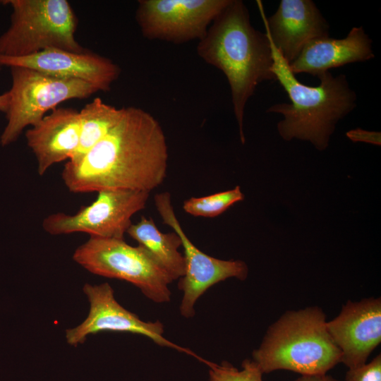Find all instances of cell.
Wrapping results in <instances>:
<instances>
[{
  "label": "cell",
  "mask_w": 381,
  "mask_h": 381,
  "mask_svg": "<svg viewBox=\"0 0 381 381\" xmlns=\"http://www.w3.org/2000/svg\"><path fill=\"white\" fill-rule=\"evenodd\" d=\"M168 158L159 122L147 111L129 107L79 161L66 162L62 179L75 193L107 190L150 193L164 181Z\"/></svg>",
  "instance_id": "cell-1"
},
{
  "label": "cell",
  "mask_w": 381,
  "mask_h": 381,
  "mask_svg": "<svg viewBox=\"0 0 381 381\" xmlns=\"http://www.w3.org/2000/svg\"><path fill=\"white\" fill-rule=\"evenodd\" d=\"M196 51L205 63L226 77L243 144V117L248 99L260 83L276 81L267 34L252 26L248 8L241 0H231L198 41Z\"/></svg>",
  "instance_id": "cell-2"
},
{
  "label": "cell",
  "mask_w": 381,
  "mask_h": 381,
  "mask_svg": "<svg viewBox=\"0 0 381 381\" xmlns=\"http://www.w3.org/2000/svg\"><path fill=\"white\" fill-rule=\"evenodd\" d=\"M269 40L274 61L272 71L291 103L275 104L267 112L284 116L277 124L283 139L308 140L318 150H323L328 146L337 123L356 107V94L351 89L345 75L333 76L329 71L318 77V86L303 84L291 72L270 37Z\"/></svg>",
  "instance_id": "cell-3"
},
{
  "label": "cell",
  "mask_w": 381,
  "mask_h": 381,
  "mask_svg": "<svg viewBox=\"0 0 381 381\" xmlns=\"http://www.w3.org/2000/svg\"><path fill=\"white\" fill-rule=\"evenodd\" d=\"M341 353L317 306L286 311L268 328L253 360L262 373L286 370L301 375H325L341 363Z\"/></svg>",
  "instance_id": "cell-4"
},
{
  "label": "cell",
  "mask_w": 381,
  "mask_h": 381,
  "mask_svg": "<svg viewBox=\"0 0 381 381\" xmlns=\"http://www.w3.org/2000/svg\"><path fill=\"white\" fill-rule=\"evenodd\" d=\"M11 24L0 35V55L23 57L59 49L83 52L76 40L77 17L66 0H6Z\"/></svg>",
  "instance_id": "cell-5"
},
{
  "label": "cell",
  "mask_w": 381,
  "mask_h": 381,
  "mask_svg": "<svg viewBox=\"0 0 381 381\" xmlns=\"http://www.w3.org/2000/svg\"><path fill=\"white\" fill-rule=\"evenodd\" d=\"M73 260L90 272L131 283L156 303L170 301L174 280L142 246L124 238L90 237L73 253Z\"/></svg>",
  "instance_id": "cell-6"
},
{
  "label": "cell",
  "mask_w": 381,
  "mask_h": 381,
  "mask_svg": "<svg viewBox=\"0 0 381 381\" xmlns=\"http://www.w3.org/2000/svg\"><path fill=\"white\" fill-rule=\"evenodd\" d=\"M11 73L7 123L0 137L2 146L15 142L26 127L37 125L60 103L85 99L99 91L80 80L59 78L30 68L11 67Z\"/></svg>",
  "instance_id": "cell-7"
},
{
  "label": "cell",
  "mask_w": 381,
  "mask_h": 381,
  "mask_svg": "<svg viewBox=\"0 0 381 381\" xmlns=\"http://www.w3.org/2000/svg\"><path fill=\"white\" fill-rule=\"evenodd\" d=\"M97 193L95 201L74 214L57 212L44 218V230L54 236L82 232L90 237L124 238L132 217L145 207L150 193L107 190Z\"/></svg>",
  "instance_id": "cell-8"
},
{
  "label": "cell",
  "mask_w": 381,
  "mask_h": 381,
  "mask_svg": "<svg viewBox=\"0 0 381 381\" xmlns=\"http://www.w3.org/2000/svg\"><path fill=\"white\" fill-rule=\"evenodd\" d=\"M231 0H140L135 20L150 40L183 44L202 40Z\"/></svg>",
  "instance_id": "cell-9"
},
{
  "label": "cell",
  "mask_w": 381,
  "mask_h": 381,
  "mask_svg": "<svg viewBox=\"0 0 381 381\" xmlns=\"http://www.w3.org/2000/svg\"><path fill=\"white\" fill-rule=\"evenodd\" d=\"M154 200L163 222L170 226L181 240L185 272L178 284L179 289L183 293L180 313L185 318H190L195 314L196 301L208 289L230 277L245 280L248 276V266L241 260H220L199 250L183 231L176 216L169 192L156 194Z\"/></svg>",
  "instance_id": "cell-10"
},
{
  "label": "cell",
  "mask_w": 381,
  "mask_h": 381,
  "mask_svg": "<svg viewBox=\"0 0 381 381\" xmlns=\"http://www.w3.org/2000/svg\"><path fill=\"white\" fill-rule=\"evenodd\" d=\"M83 292L90 303L87 318L79 325L66 331L68 344L76 346L83 344L87 336L103 331L129 332L147 337L162 346L171 347L198 358L190 349L167 339L164 326L159 321L145 322L124 308L114 298V290L108 283L99 285L85 284Z\"/></svg>",
  "instance_id": "cell-11"
},
{
  "label": "cell",
  "mask_w": 381,
  "mask_h": 381,
  "mask_svg": "<svg viewBox=\"0 0 381 381\" xmlns=\"http://www.w3.org/2000/svg\"><path fill=\"white\" fill-rule=\"evenodd\" d=\"M327 329L349 369L361 366L381 342V299L348 301Z\"/></svg>",
  "instance_id": "cell-12"
},
{
  "label": "cell",
  "mask_w": 381,
  "mask_h": 381,
  "mask_svg": "<svg viewBox=\"0 0 381 381\" xmlns=\"http://www.w3.org/2000/svg\"><path fill=\"white\" fill-rule=\"evenodd\" d=\"M0 66L27 68L59 78L80 80L99 91H109L121 73L120 67L112 60L87 50L73 52L49 49L23 57L0 55Z\"/></svg>",
  "instance_id": "cell-13"
},
{
  "label": "cell",
  "mask_w": 381,
  "mask_h": 381,
  "mask_svg": "<svg viewBox=\"0 0 381 381\" xmlns=\"http://www.w3.org/2000/svg\"><path fill=\"white\" fill-rule=\"evenodd\" d=\"M257 2L265 32L289 64L310 41L329 37V24L311 0H282L268 18L261 1Z\"/></svg>",
  "instance_id": "cell-14"
},
{
  "label": "cell",
  "mask_w": 381,
  "mask_h": 381,
  "mask_svg": "<svg viewBox=\"0 0 381 381\" xmlns=\"http://www.w3.org/2000/svg\"><path fill=\"white\" fill-rule=\"evenodd\" d=\"M80 133L79 111L72 108H56L26 131L27 144L36 158L39 175L72 158L79 145Z\"/></svg>",
  "instance_id": "cell-15"
},
{
  "label": "cell",
  "mask_w": 381,
  "mask_h": 381,
  "mask_svg": "<svg viewBox=\"0 0 381 381\" xmlns=\"http://www.w3.org/2000/svg\"><path fill=\"white\" fill-rule=\"evenodd\" d=\"M374 57L371 39L362 26L353 27L343 39L327 37L310 41L289 68L294 74L306 73L318 77L332 68Z\"/></svg>",
  "instance_id": "cell-16"
},
{
  "label": "cell",
  "mask_w": 381,
  "mask_h": 381,
  "mask_svg": "<svg viewBox=\"0 0 381 381\" xmlns=\"http://www.w3.org/2000/svg\"><path fill=\"white\" fill-rule=\"evenodd\" d=\"M126 234L144 248L173 280L183 276L185 259L179 251L181 240L175 231L162 233L152 217L142 216L139 222L132 223Z\"/></svg>",
  "instance_id": "cell-17"
},
{
  "label": "cell",
  "mask_w": 381,
  "mask_h": 381,
  "mask_svg": "<svg viewBox=\"0 0 381 381\" xmlns=\"http://www.w3.org/2000/svg\"><path fill=\"white\" fill-rule=\"evenodd\" d=\"M124 108H116L97 97L79 111L80 133L78 147L71 159L79 161L119 122Z\"/></svg>",
  "instance_id": "cell-18"
},
{
  "label": "cell",
  "mask_w": 381,
  "mask_h": 381,
  "mask_svg": "<svg viewBox=\"0 0 381 381\" xmlns=\"http://www.w3.org/2000/svg\"><path fill=\"white\" fill-rule=\"evenodd\" d=\"M243 199L244 195L237 186L232 190L204 197H192L183 202V209L195 217H214Z\"/></svg>",
  "instance_id": "cell-19"
},
{
  "label": "cell",
  "mask_w": 381,
  "mask_h": 381,
  "mask_svg": "<svg viewBox=\"0 0 381 381\" xmlns=\"http://www.w3.org/2000/svg\"><path fill=\"white\" fill-rule=\"evenodd\" d=\"M209 368L210 381H262V372L253 360L246 359L241 370L226 361L221 365L203 360Z\"/></svg>",
  "instance_id": "cell-20"
},
{
  "label": "cell",
  "mask_w": 381,
  "mask_h": 381,
  "mask_svg": "<svg viewBox=\"0 0 381 381\" xmlns=\"http://www.w3.org/2000/svg\"><path fill=\"white\" fill-rule=\"evenodd\" d=\"M345 381H381V355L370 362L350 368L345 375Z\"/></svg>",
  "instance_id": "cell-21"
},
{
  "label": "cell",
  "mask_w": 381,
  "mask_h": 381,
  "mask_svg": "<svg viewBox=\"0 0 381 381\" xmlns=\"http://www.w3.org/2000/svg\"><path fill=\"white\" fill-rule=\"evenodd\" d=\"M346 135L353 141H363L375 145H380V133L355 129L347 132Z\"/></svg>",
  "instance_id": "cell-22"
},
{
  "label": "cell",
  "mask_w": 381,
  "mask_h": 381,
  "mask_svg": "<svg viewBox=\"0 0 381 381\" xmlns=\"http://www.w3.org/2000/svg\"><path fill=\"white\" fill-rule=\"evenodd\" d=\"M293 381H339L327 374L317 375H301Z\"/></svg>",
  "instance_id": "cell-23"
},
{
  "label": "cell",
  "mask_w": 381,
  "mask_h": 381,
  "mask_svg": "<svg viewBox=\"0 0 381 381\" xmlns=\"http://www.w3.org/2000/svg\"><path fill=\"white\" fill-rule=\"evenodd\" d=\"M9 104V95L6 92L0 95V111L6 112Z\"/></svg>",
  "instance_id": "cell-24"
}]
</instances>
